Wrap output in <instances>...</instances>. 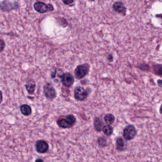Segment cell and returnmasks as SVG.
Returning <instances> with one entry per match:
<instances>
[{
  "mask_svg": "<svg viewBox=\"0 0 162 162\" xmlns=\"http://www.w3.org/2000/svg\"><path fill=\"white\" fill-rule=\"evenodd\" d=\"M34 8L37 12L40 13H44L48 11H52L54 10V7L51 4H48L47 5L41 2L35 3L34 5Z\"/></svg>",
  "mask_w": 162,
  "mask_h": 162,
  "instance_id": "277c9868",
  "label": "cell"
},
{
  "mask_svg": "<svg viewBox=\"0 0 162 162\" xmlns=\"http://www.w3.org/2000/svg\"><path fill=\"white\" fill-rule=\"evenodd\" d=\"M3 99V98L2 93L1 91H0V104L2 102Z\"/></svg>",
  "mask_w": 162,
  "mask_h": 162,
  "instance_id": "cb8c5ba5",
  "label": "cell"
},
{
  "mask_svg": "<svg viewBox=\"0 0 162 162\" xmlns=\"http://www.w3.org/2000/svg\"><path fill=\"white\" fill-rule=\"evenodd\" d=\"M62 1L66 5H69L73 3V0H62Z\"/></svg>",
  "mask_w": 162,
  "mask_h": 162,
  "instance_id": "7402d4cb",
  "label": "cell"
},
{
  "mask_svg": "<svg viewBox=\"0 0 162 162\" xmlns=\"http://www.w3.org/2000/svg\"><path fill=\"white\" fill-rule=\"evenodd\" d=\"M90 66L87 63H84L77 66L74 71V76L77 79L85 77L89 72Z\"/></svg>",
  "mask_w": 162,
  "mask_h": 162,
  "instance_id": "7a4b0ae2",
  "label": "cell"
},
{
  "mask_svg": "<svg viewBox=\"0 0 162 162\" xmlns=\"http://www.w3.org/2000/svg\"><path fill=\"white\" fill-rule=\"evenodd\" d=\"M44 93L46 98L48 100H53L57 96L56 90L50 84H47L44 86Z\"/></svg>",
  "mask_w": 162,
  "mask_h": 162,
  "instance_id": "52a82bcc",
  "label": "cell"
},
{
  "mask_svg": "<svg viewBox=\"0 0 162 162\" xmlns=\"http://www.w3.org/2000/svg\"><path fill=\"white\" fill-rule=\"evenodd\" d=\"M36 150L38 153L44 154L48 151L49 145L48 143L43 140L38 141L35 144Z\"/></svg>",
  "mask_w": 162,
  "mask_h": 162,
  "instance_id": "ba28073f",
  "label": "cell"
},
{
  "mask_svg": "<svg viewBox=\"0 0 162 162\" xmlns=\"http://www.w3.org/2000/svg\"><path fill=\"white\" fill-rule=\"evenodd\" d=\"M19 8V4L17 2H2L0 3V9L3 12H10L12 10H16Z\"/></svg>",
  "mask_w": 162,
  "mask_h": 162,
  "instance_id": "5b68a950",
  "label": "cell"
},
{
  "mask_svg": "<svg viewBox=\"0 0 162 162\" xmlns=\"http://www.w3.org/2000/svg\"><path fill=\"white\" fill-rule=\"evenodd\" d=\"M76 122V119L73 115H68L65 118L60 119L58 120V126L60 128L63 129H68L71 128L75 122Z\"/></svg>",
  "mask_w": 162,
  "mask_h": 162,
  "instance_id": "6da1fadb",
  "label": "cell"
},
{
  "mask_svg": "<svg viewBox=\"0 0 162 162\" xmlns=\"http://www.w3.org/2000/svg\"><path fill=\"white\" fill-rule=\"evenodd\" d=\"M137 133L135 127L133 125H129L124 129L123 137L126 140H131L135 138Z\"/></svg>",
  "mask_w": 162,
  "mask_h": 162,
  "instance_id": "3957f363",
  "label": "cell"
},
{
  "mask_svg": "<svg viewBox=\"0 0 162 162\" xmlns=\"http://www.w3.org/2000/svg\"><path fill=\"white\" fill-rule=\"evenodd\" d=\"M104 119L105 122L108 124V125H110L112 124L113 122L115 121V117L113 115L111 114H108L106 115L104 117Z\"/></svg>",
  "mask_w": 162,
  "mask_h": 162,
  "instance_id": "e0dca14e",
  "label": "cell"
},
{
  "mask_svg": "<svg viewBox=\"0 0 162 162\" xmlns=\"http://www.w3.org/2000/svg\"><path fill=\"white\" fill-rule=\"evenodd\" d=\"M74 97L76 100L82 101L87 98L88 94L83 87L77 86L74 89Z\"/></svg>",
  "mask_w": 162,
  "mask_h": 162,
  "instance_id": "8992f818",
  "label": "cell"
},
{
  "mask_svg": "<svg viewBox=\"0 0 162 162\" xmlns=\"http://www.w3.org/2000/svg\"><path fill=\"white\" fill-rule=\"evenodd\" d=\"M5 43L3 40L0 39V52H2L5 48Z\"/></svg>",
  "mask_w": 162,
  "mask_h": 162,
  "instance_id": "ffe728a7",
  "label": "cell"
},
{
  "mask_svg": "<svg viewBox=\"0 0 162 162\" xmlns=\"http://www.w3.org/2000/svg\"><path fill=\"white\" fill-rule=\"evenodd\" d=\"M140 68L141 69H142V70H148L149 68V67L148 65L147 64H142V65H141V66H140Z\"/></svg>",
  "mask_w": 162,
  "mask_h": 162,
  "instance_id": "44dd1931",
  "label": "cell"
},
{
  "mask_svg": "<svg viewBox=\"0 0 162 162\" xmlns=\"http://www.w3.org/2000/svg\"><path fill=\"white\" fill-rule=\"evenodd\" d=\"M26 88L29 94H33L36 88L35 82L33 81H28L26 85Z\"/></svg>",
  "mask_w": 162,
  "mask_h": 162,
  "instance_id": "5bb4252c",
  "label": "cell"
},
{
  "mask_svg": "<svg viewBox=\"0 0 162 162\" xmlns=\"http://www.w3.org/2000/svg\"><path fill=\"white\" fill-rule=\"evenodd\" d=\"M74 78L73 75L69 73H65L63 77L62 82L63 85L66 87H70L74 83Z\"/></svg>",
  "mask_w": 162,
  "mask_h": 162,
  "instance_id": "9c48e42d",
  "label": "cell"
},
{
  "mask_svg": "<svg viewBox=\"0 0 162 162\" xmlns=\"http://www.w3.org/2000/svg\"><path fill=\"white\" fill-rule=\"evenodd\" d=\"M113 8L115 12L119 13L125 14L126 12V8L124 4L121 2H116L113 4Z\"/></svg>",
  "mask_w": 162,
  "mask_h": 162,
  "instance_id": "7c38bea8",
  "label": "cell"
},
{
  "mask_svg": "<svg viewBox=\"0 0 162 162\" xmlns=\"http://www.w3.org/2000/svg\"><path fill=\"white\" fill-rule=\"evenodd\" d=\"M21 112L22 114L25 116H28L31 114V109L29 106L27 104H24L21 106Z\"/></svg>",
  "mask_w": 162,
  "mask_h": 162,
  "instance_id": "9a60e30c",
  "label": "cell"
},
{
  "mask_svg": "<svg viewBox=\"0 0 162 162\" xmlns=\"http://www.w3.org/2000/svg\"><path fill=\"white\" fill-rule=\"evenodd\" d=\"M98 143L101 147H105L107 144V141L106 139L104 137H100L98 138Z\"/></svg>",
  "mask_w": 162,
  "mask_h": 162,
  "instance_id": "d6986e66",
  "label": "cell"
},
{
  "mask_svg": "<svg viewBox=\"0 0 162 162\" xmlns=\"http://www.w3.org/2000/svg\"><path fill=\"white\" fill-rule=\"evenodd\" d=\"M64 73L61 69L56 68L51 74V76L55 82L58 83L62 81Z\"/></svg>",
  "mask_w": 162,
  "mask_h": 162,
  "instance_id": "30bf717a",
  "label": "cell"
},
{
  "mask_svg": "<svg viewBox=\"0 0 162 162\" xmlns=\"http://www.w3.org/2000/svg\"><path fill=\"white\" fill-rule=\"evenodd\" d=\"M153 71L155 74L162 76V65L155 64L154 66Z\"/></svg>",
  "mask_w": 162,
  "mask_h": 162,
  "instance_id": "ac0fdd59",
  "label": "cell"
},
{
  "mask_svg": "<svg viewBox=\"0 0 162 162\" xmlns=\"http://www.w3.org/2000/svg\"><path fill=\"white\" fill-rule=\"evenodd\" d=\"M94 127L96 131L101 132L103 130V123L99 118H95L94 121Z\"/></svg>",
  "mask_w": 162,
  "mask_h": 162,
  "instance_id": "4fadbf2b",
  "label": "cell"
},
{
  "mask_svg": "<svg viewBox=\"0 0 162 162\" xmlns=\"http://www.w3.org/2000/svg\"><path fill=\"white\" fill-rule=\"evenodd\" d=\"M159 111H160V114L162 115V104H161V106H160Z\"/></svg>",
  "mask_w": 162,
  "mask_h": 162,
  "instance_id": "484cf974",
  "label": "cell"
},
{
  "mask_svg": "<svg viewBox=\"0 0 162 162\" xmlns=\"http://www.w3.org/2000/svg\"><path fill=\"white\" fill-rule=\"evenodd\" d=\"M116 147L117 150L122 151L126 149L127 144L125 141L121 137H118L116 141Z\"/></svg>",
  "mask_w": 162,
  "mask_h": 162,
  "instance_id": "8fae6325",
  "label": "cell"
},
{
  "mask_svg": "<svg viewBox=\"0 0 162 162\" xmlns=\"http://www.w3.org/2000/svg\"><path fill=\"white\" fill-rule=\"evenodd\" d=\"M157 83L158 86L162 88V80L159 79V80H157Z\"/></svg>",
  "mask_w": 162,
  "mask_h": 162,
  "instance_id": "603a6c76",
  "label": "cell"
},
{
  "mask_svg": "<svg viewBox=\"0 0 162 162\" xmlns=\"http://www.w3.org/2000/svg\"><path fill=\"white\" fill-rule=\"evenodd\" d=\"M103 131L104 134L106 136H110L113 132V129L109 125H106L104 126Z\"/></svg>",
  "mask_w": 162,
  "mask_h": 162,
  "instance_id": "2e32d148",
  "label": "cell"
},
{
  "mask_svg": "<svg viewBox=\"0 0 162 162\" xmlns=\"http://www.w3.org/2000/svg\"><path fill=\"white\" fill-rule=\"evenodd\" d=\"M35 162H44V161H43V160H42V159H40V158H38V159L36 160Z\"/></svg>",
  "mask_w": 162,
  "mask_h": 162,
  "instance_id": "d4e9b609",
  "label": "cell"
}]
</instances>
